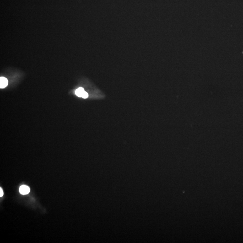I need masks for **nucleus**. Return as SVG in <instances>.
Listing matches in <instances>:
<instances>
[{
  "mask_svg": "<svg viewBox=\"0 0 243 243\" xmlns=\"http://www.w3.org/2000/svg\"><path fill=\"white\" fill-rule=\"evenodd\" d=\"M75 94L78 97H82L83 98H87L88 97V94L84 91V88H78L75 91Z\"/></svg>",
  "mask_w": 243,
  "mask_h": 243,
  "instance_id": "f257e3e1",
  "label": "nucleus"
},
{
  "mask_svg": "<svg viewBox=\"0 0 243 243\" xmlns=\"http://www.w3.org/2000/svg\"><path fill=\"white\" fill-rule=\"evenodd\" d=\"M30 188L27 186L22 185L21 186L20 188H19V192L21 194L23 195H27L30 192Z\"/></svg>",
  "mask_w": 243,
  "mask_h": 243,
  "instance_id": "f03ea898",
  "label": "nucleus"
},
{
  "mask_svg": "<svg viewBox=\"0 0 243 243\" xmlns=\"http://www.w3.org/2000/svg\"><path fill=\"white\" fill-rule=\"evenodd\" d=\"M8 84V81L5 77L0 78V88H4L7 87Z\"/></svg>",
  "mask_w": 243,
  "mask_h": 243,
  "instance_id": "7ed1b4c3",
  "label": "nucleus"
},
{
  "mask_svg": "<svg viewBox=\"0 0 243 243\" xmlns=\"http://www.w3.org/2000/svg\"><path fill=\"white\" fill-rule=\"evenodd\" d=\"M4 193L3 192V190H2V189L1 188H0V196L1 197H2L3 196Z\"/></svg>",
  "mask_w": 243,
  "mask_h": 243,
  "instance_id": "20e7f679",
  "label": "nucleus"
}]
</instances>
